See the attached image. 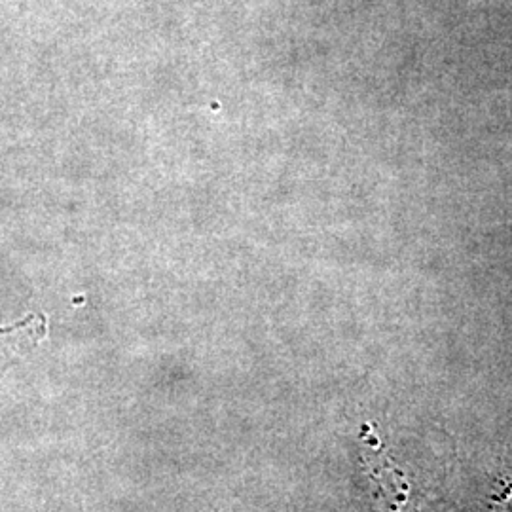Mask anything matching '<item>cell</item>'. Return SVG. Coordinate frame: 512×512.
<instances>
[{
	"mask_svg": "<svg viewBox=\"0 0 512 512\" xmlns=\"http://www.w3.org/2000/svg\"><path fill=\"white\" fill-rule=\"evenodd\" d=\"M44 332L46 321L37 315H29L14 327L0 329V376L16 363V359L35 346Z\"/></svg>",
	"mask_w": 512,
	"mask_h": 512,
	"instance_id": "cell-2",
	"label": "cell"
},
{
	"mask_svg": "<svg viewBox=\"0 0 512 512\" xmlns=\"http://www.w3.org/2000/svg\"><path fill=\"white\" fill-rule=\"evenodd\" d=\"M361 458L376 512H403L408 505L410 484L406 475L385 454L384 446L370 425H365Z\"/></svg>",
	"mask_w": 512,
	"mask_h": 512,
	"instance_id": "cell-1",
	"label": "cell"
}]
</instances>
